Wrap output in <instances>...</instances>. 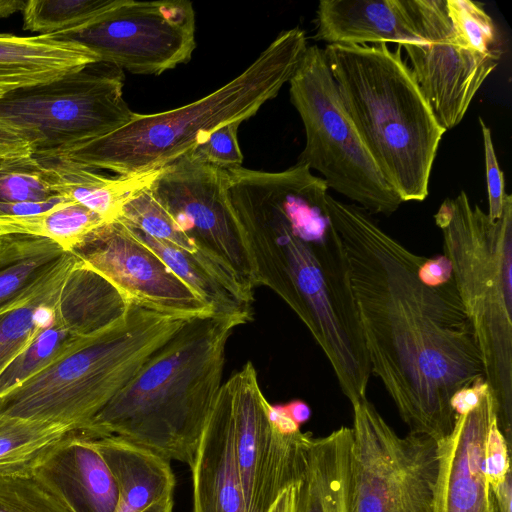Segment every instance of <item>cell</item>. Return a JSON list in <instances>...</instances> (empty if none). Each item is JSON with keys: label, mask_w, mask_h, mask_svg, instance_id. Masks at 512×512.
<instances>
[{"label": "cell", "mask_w": 512, "mask_h": 512, "mask_svg": "<svg viewBox=\"0 0 512 512\" xmlns=\"http://www.w3.org/2000/svg\"><path fill=\"white\" fill-rule=\"evenodd\" d=\"M12 89H15V87L13 86H8V85H1L0 84V97L5 94L6 92L12 90Z\"/></svg>", "instance_id": "bcb514c9"}, {"label": "cell", "mask_w": 512, "mask_h": 512, "mask_svg": "<svg viewBox=\"0 0 512 512\" xmlns=\"http://www.w3.org/2000/svg\"><path fill=\"white\" fill-rule=\"evenodd\" d=\"M434 219L497 402L498 426L511 446L512 196L500 218L491 220L461 191L442 202Z\"/></svg>", "instance_id": "5b68a950"}, {"label": "cell", "mask_w": 512, "mask_h": 512, "mask_svg": "<svg viewBox=\"0 0 512 512\" xmlns=\"http://www.w3.org/2000/svg\"><path fill=\"white\" fill-rule=\"evenodd\" d=\"M130 301L76 257L59 295L56 318L74 335L91 336L118 320Z\"/></svg>", "instance_id": "603a6c76"}, {"label": "cell", "mask_w": 512, "mask_h": 512, "mask_svg": "<svg viewBox=\"0 0 512 512\" xmlns=\"http://www.w3.org/2000/svg\"><path fill=\"white\" fill-rule=\"evenodd\" d=\"M150 189L199 252L253 292L252 269L229 200L227 170L187 154L162 168Z\"/></svg>", "instance_id": "7c38bea8"}, {"label": "cell", "mask_w": 512, "mask_h": 512, "mask_svg": "<svg viewBox=\"0 0 512 512\" xmlns=\"http://www.w3.org/2000/svg\"><path fill=\"white\" fill-rule=\"evenodd\" d=\"M71 430L62 424L0 413V468L34 460Z\"/></svg>", "instance_id": "f1b7e54d"}, {"label": "cell", "mask_w": 512, "mask_h": 512, "mask_svg": "<svg viewBox=\"0 0 512 512\" xmlns=\"http://www.w3.org/2000/svg\"><path fill=\"white\" fill-rule=\"evenodd\" d=\"M71 253L109 280L131 303L188 318L215 314L119 219L94 230Z\"/></svg>", "instance_id": "5bb4252c"}, {"label": "cell", "mask_w": 512, "mask_h": 512, "mask_svg": "<svg viewBox=\"0 0 512 512\" xmlns=\"http://www.w3.org/2000/svg\"><path fill=\"white\" fill-rule=\"evenodd\" d=\"M26 2L20 0H0V18L10 15L24 9Z\"/></svg>", "instance_id": "ee69618b"}, {"label": "cell", "mask_w": 512, "mask_h": 512, "mask_svg": "<svg viewBox=\"0 0 512 512\" xmlns=\"http://www.w3.org/2000/svg\"><path fill=\"white\" fill-rule=\"evenodd\" d=\"M490 389L472 411L459 415L438 442L439 467L432 512H500L485 472V444L498 421Z\"/></svg>", "instance_id": "9a60e30c"}, {"label": "cell", "mask_w": 512, "mask_h": 512, "mask_svg": "<svg viewBox=\"0 0 512 512\" xmlns=\"http://www.w3.org/2000/svg\"><path fill=\"white\" fill-rule=\"evenodd\" d=\"M54 196L34 156L0 159V203L43 202Z\"/></svg>", "instance_id": "1f68e13d"}, {"label": "cell", "mask_w": 512, "mask_h": 512, "mask_svg": "<svg viewBox=\"0 0 512 512\" xmlns=\"http://www.w3.org/2000/svg\"><path fill=\"white\" fill-rule=\"evenodd\" d=\"M241 123L236 121L216 129L189 155L203 163L224 170L242 167L243 154L237 138Z\"/></svg>", "instance_id": "836d02e7"}, {"label": "cell", "mask_w": 512, "mask_h": 512, "mask_svg": "<svg viewBox=\"0 0 512 512\" xmlns=\"http://www.w3.org/2000/svg\"><path fill=\"white\" fill-rule=\"evenodd\" d=\"M120 0H30L22 10L23 28L48 35L80 28Z\"/></svg>", "instance_id": "f546056e"}, {"label": "cell", "mask_w": 512, "mask_h": 512, "mask_svg": "<svg viewBox=\"0 0 512 512\" xmlns=\"http://www.w3.org/2000/svg\"><path fill=\"white\" fill-rule=\"evenodd\" d=\"M454 34L467 49L488 54L498 50L497 29L482 5L470 0H445Z\"/></svg>", "instance_id": "d6a6232c"}, {"label": "cell", "mask_w": 512, "mask_h": 512, "mask_svg": "<svg viewBox=\"0 0 512 512\" xmlns=\"http://www.w3.org/2000/svg\"><path fill=\"white\" fill-rule=\"evenodd\" d=\"M327 214L347 256L371 373L409 432L445 439L456 421L452 395L484 376L454 279L437 287L422 283L418 269L426 257L386 233L361 207L328 194Z\"/></svg>", "instance_id": "6da1fadb"}, {"label": "cell", "mask_w": 512, "mask_h": 512, "mask_svg": "<svg viewBox=\"0 0 512 512\" xmlns=\"http://www.w3.org/2000/svg\"><path fill=\"white\" fill-rule=\"evenodd\" d=\"M35 459L0 468V512H75L56 486L35 469Z\"/></svg>", "instance_id": "4316f807"}, {"label": "cell", "mask_w": 512, "mask_h": 512, "mask_svg": "<svg viewBox=\"0 0 512 512\" xmlns=\"http://www.w3.org/2000/svg\"><path fill=\"white\" fill-rule=\"evenodd\" d=\"M56 310V309H55ZM70 332L55 316L0 375V397L68 354L84 339Z\"/></svg>", "instance_id": "83f0119b"}, {"label": "cell", "mask_w": 512, "mask_h": 512, "mask_svg": "<svg viewBox=\"0 0 512 512\" xmlns=\"http://www.w3.org/2000/svg\"><path fill=\"white\" fill-rule=\"evenodd\" d=\"M3 235H5V234H3V233L0 231V240H1V238H2V236H3Z\"/></svg>", "instance_id": "7dc6e473"}, {"label": "cell", "mask_w": 512, "mask_h": 512, "mask_svg": "<svg viewBox=\"0 0 512 512\" xmlns=\"http://www.w3.org/2000/svg\"><path fill=\"white\" fill-rule=\"evenodd\" d=\"M98 62L86 47L48 35L0 34V84L22 86L45 83Z\"/></svg>", "instance_id": "7402d4cb"}, {"label": "cell", "mask_w": 512, "mask_h": 512, "mask_svg": "<svg viewBox=\"0 0 512 512\" xmlns=\"http://www.w3.org/2000/svg\"><path fill=\"white\" fill-rule=\"evenodd\" d=\"M110 468L119 490L116 512H142L173 496L175 475L170 461L125 438H91Z\"/></svg>", "instance_id": "ffe728a7"}, {"label": "cell", "mask_w": 512, "mask_h": 512, "mask_svg": "<svg viewBox=\"0 0 512 512\" xmlns=\"http://www.w3.org/2000/svg\"><path fill=\"white\" fill-rule=\"evenodd\" d=\"M35 158L53 194L88 208L107 222L118 219L126 201L150 185L160 171L111 177L62 157Z\"/></svg>", "instance_id": "44dd1931"}, {"label": "cell", "mask_w": 512, "mask_h": 512, "mask_svg": "<svg viewBox=\"0 0 512 512\" xmlns=\"http://www.w3.org/2000/svg\"><path fill=\"white\" fill-rule=\"evenodd\" d=\"M232 410L234 449L246 512H267L279 494L300 481L306 450L313 434L285 435L269 417L252 362H246L225 382Z\"/></svg>", "instance_id": "8fae6325"}, {"label": "cell", "mask_w": 512, "mask_h": 512, "mask_svg": "<svg viewBox=\"0 0 512 512\" xmlns=\"http://www.w3.org/2000/svg\"><path fill=\"white\" fill-rule=\"evenodd\" d=\"M66 252L54 241L29 234L0 240V315L26 300Z\"/></svg>", "instance_id": "cb8c5ba5"}, {"label": "cell", "mask_w": 512, "mask_h": 512, "mask_svg": "<svg viewBox=\"0 0 512 512\" xmlns=\"http://www.w3.org/2000/svg\"><path fill=\"white\" fill-rule=\"evenodd\" d=\"M316 24L327 45H400L414 34L407 0H321Z\"/></svg>", "instance_id": "ac0fdd59"}, {"label": "cell", "mask_w": 512, "mask_h": 512, "mask_svg": "<svg viewBox=\"0 0 512 512\" xmlns=\"http://www.w3.org/2000/svg\"><path fill=\"white\" fill-rule=\"evenodd\" d=\"M123 85L122 69L90 63L6 92L0 97V122L28 137L34 157H50L126 124L134 112L123 98Z\"/></svg>", "instance_id": "ba28073f"}, {"label": "cell", "mask_w": 512, "mask_h": 512, "mask_svg": "<svg viewBox=\"0 0 512 512\" xmlns=\"http://www.w3.org/2000/svg\"><path fill=\"white\" fill-rule=\"evenodd\" d=\"M33 156L28 137L13 126L0 122V159Z\"/></svg>", "instance_id": "8d00e7d4"}, {"label": "cell", "mask_w": 512, "mask_h": 512, "mask_svg": "<svg viewBox=\"0 0 512 512\" xmlns=\"http://www.w3.org/2000/svg\"><path fill=\"white\" fill-rule=\"evenodd\" d=\"M192 318L130 303L103 330L0 397V413L84 428Z\"/></svg>", "instance_id": "8992f818"}, {"label": "cell", "mask_w": 512, "mask_h": 512, "mask_svg": "<svg viewBox=\"0 0 512 512\" xmlns=\"http://www.w3.org/2000/svg\"><path fill=\"white\" fill-rule=\"evenodd\" d=\"M108 223L88 208L66 200L54 208L30 216H1L3 234H29L48 238L71 252L90 233Z\"/></svg>", "instance_id": "484cf974"}, {"label": "cell", "mask_w": 512, "mask_h": 512, "mask_svg": "<svg viewBox=\"0 0 512 512\" xmlns=\"http://www.w3.org/2000/svg\"><path fill=\"white\" fill-rule=\"evenodd\" d=\"M174 508V501L173 496L163 498L152 505H150L148 508L143 510L142 512H173Z\"/></svg>", "instance_id": "f6af8a7d"}, {"label": "cell", "mask_w": 512, "mask_h": 512, "mask_svg": "<svg viewBox=\"0 0 512 512\" xmlns=\"http://www.w3.org/2000/svg\"><path fill=\"white\" fill-rule=\"evenodd\" d=\"M418 277L429 287L443 285L453 279L451 263L444 255L426 257L418 269Z\"/></svg>", "instance_id": "f35d334b"}, {"label": "cell", "mask_w": 512, "mask_h": 512, "mask_svg": "<svg viewBox=\"0 0 512 512\" xmlns=\"http://www.w3.org/2000/svg\"><path fill=\"white\" fill-rule=\"evenodd\" d=\"M195 29L188 0H120L84 26L51 35L86 47L98 62L158 75L191 59Z\"/></svg>", "instance_id": "30bf717a"}, {"label": "cell", "mask_w": 512, "mask_h": 512, "mask_svg": "<svg viewBox=\"0 0 512 512\" xmlns=\"http://www.w3.org/2000/svg\"><path fill=\"white\" fill-rule=\"evenodd\" d=\"M298 484L284 489L267 512H297Z\"/></svg>", "instance_id": "b9f144b4"}, {"label": "cell", "mask_w": 512, "mask_h": 512, "mask_svg": "<svg viewBox=\"0 0 512 512\" xmlns=\"http://www.w3.org/2000/svg\"><path fill=\"white\" fill-rule=\"evenodd\" d=\"M414 24L413 37L399 46L410 70L442 128L457 126L476 93L497 67L499 50L481 54L456 38L445 0H407Z\"/></svg>", "instance_id": "4fadbf2b"}, {"label": "cell", "mask_w": 512, "mask_h": 512, "mask_svg": "<svg viewBox=\"0 0 512 512\" xmlns=\"http://www.w3.org/2000/svg\"><path fill=\"white\" fill-rule=\"evenodd\" d=\"M76 261L66 252L22 303L0 315V375L54 317L62 286Z\"/></svg>", "instance_id": "d4e9b609"}, {"label": "cell", "mask_w": 512, "mask_h": 512, "mask_svg": "<svg viewBox=\"0 0 512 512\" xmlns=\"http://www.w3.org/2000/svg\"><path fill=\"white\" fill-rule=\"evenodd\" d=\"M190 469L193 512H246L235 457L231 403L223 383Z\"/></svg>", "instance_id": "e0dca14e"}, {"label": "cell", "mask_w": 512, "mask_h": 512, "mask_svg": "<svg viewBox=\"0 0 512 512\" xmlns=\"http://www.w3.org/2000/svg\"><path fill=\"white\" fill-rule=\"evenodd\" d=\"M343 106L386 182L402 202L423 201L446 132L414 80L402 48H324Z\"/></svg>", "instance_id": "3957f363"}, {"label": "cell", "mask_w": 512, "mask_h": 512, "mask_svg": "<svg viewBox=\"0 0 512 512\" xmlns=\"http://www.w3.org/2000/svg\"><path fill=\"white\" fill-rule=\"evenodd\" d=\"M251 320L252 313L189 319L79 431L120 436L190 467L223 383L228 340Z\"/></svg>", "instance_id": "7a4b0ae2"}, {"label": "cell", "mask_w": 512, "mask_h": 512, "mask_svg": "<svg viewBox=\"0 0 512 512\" xmlns=\"http://www.w3.org/2000/svg\"><path fill=\"white\" fill-rule=\"evenodd\" d=\"M290 417L301 426L307 422L311 416L310 407L301 400H293L284 405Z\"/></svg>", "instance_id": "7bdbcfd3"}, {"label": "cell", "mask_w": 512, "mask_h": 512, "mask_svg": "<svg viewBox=\"0 0 512 512\" xmlns=\"http://www.w3.org/2000/svg\"><path fill=\"white\" fill-rule=\"evenodd\" d=\"M307 47L299 27L282 31L241 74L207 96L169 111L134 112L117 130L53 156L118 176L161 170L221 126L255 115L289 82Z\"/></svg>", "instance_id": "277c9868"}, {"label": "cell", "mask_w": 512, "mask_h": 512, "mask_svg": "<svg viewBox=\"0 0 512 512\" xmlns=\"http://www.w3.org/2000/svg\"><path fill=\"white\" fill-rule=\"evenodd\" d=\"M290 99L305 130L297 163L319 172L328 188L372 214L403 203L386 182L341 101L324 49L308 46L289 80Z\"/></svg>", "instance_id": "52a82bcc"}, {"label": "cell", "mask_w": 512, "mask_h": 512, "mask_svg": "<svg viewBox=\"0 0 512 512\" xmlns=\"http://www.w3.org/2000/svg\"><path fill=\"white\" fill-rule=\"evenodd\" d=\"M269 417L275 429L285 435L300 431V426L290 417L284 405H270Z\"/></svg>", "instance_id": "60d3db41"}, {"label": "cell", "mask_w": 512, "mask_h": 512, "mask_svg": "<svg viewBox=\"0 0 512 512\" xmlns=\"http://www.w3.org/2000/svg\"><path fill=\"white\" fill-rule=\"evenodd\" d=\"M66 200L69 199L57 195L43 202L0 203V215L30 216L40 214L54 208L55 206Z\"/></svg>", "instance_id": "ab89813d"}, {"label": "cell", "mask_w": 512, "mask_h": 512, "mask_svg": "<svg viewBox=\"0 0 512 512\" xmlns=\"http://www.w3.org/2000/svg\"><path fill=\"white\" fill-rule=\"evenodd\" d=\"M510 452L511 447L502 434L498 421H495L489 430L484 453L485 472L491 488L500 485L512 474Z\"/></svg>", "instance_id": "d590c367"}, {"label": "cell", "mask_w": 512, "mask_h": 512, "mask_svg": "<svg viewBox=\"0 0 512 512\" xmlns=\"http://www.w3.org/2000/svg\"><path fill=\"white\" fill-rule=\"evenodd\" d=\"M34 467L56 486L75 512H116V480L85 433L69 431L35 459Z\"/></svg>", "instance_id": "2e32d148"}, {"label": "cell", "mask_w": 512, "mask_h": 512, "mask_svg": "<svg viewBox=\"0 0 512 512\" xmlns=\"http://www.w3.org/2000/svg\"><path fill=\"white\" fill-rule=\"evenodd\" d=\"M479 124L481 126L484 147V162L488 195L487 214L491 220H497L502 214L507 197V193L505 192V179L497 160L491 137V130L484 123L481 117L479 118Z\"/></svg>", "instance_id": "e575fe53"}, {"label": "cell", "mask_w": 512, "mask_h": 512, "mask_svg": "<svg viewBox=\"0 0 512 512\" xmlns=\"http://www.w3.org/2000/svg\"><path fill=\"white\" fill-rule=\"evenodd\" d=\"M118 219L152 238L172 244L213 263L199 252L193 241L181 230L172 216L153 195L150 185L144 187L126 201Z\"/></svg>", "instance_id": "4dcf8cb0"}, {"label": "cell", "mask_w": 512, "mask_h": 512, "mask_svg": "<svg viewBox=\"0 0 512 512\" xmlns=\"http://www.w3.org/2000/svg\"><path fill=\"white\" fill-rule=\"evenodd\" d=\"M352 431L341 426L310 439L298 484L297 512H354Z\"/></svg>", "instance_id": "d6986e66"}, {"label": "cell", "mask_w": 512, "mask_h": 512, "mask_svg": "<svg viewBox=\"0 0 512 512\" xmlns=\"http://www.w3.org/2000/svg\"><path fill=\"white\" fill-rule=\"evenodd\" d=\"M354 512H432L438 442L399 436L367 398L352 403Z\"/></svg>", "instance_id": "9c48e42d"}, {"label": "cell", "mask_w": 512, "mask_h": 512, "mask_svg": "<svg viewBox=\"0 0 512 512\" xmlns=\"http://www.w3.org/2000/svg\"><path fill=\"white\" fill-rule=\"evenodd\" d=\"M490 389L485 377L482 376L457 390L450 399V406L456 417L475 409Z\"/></svg>", "instance_id": "74e56055"}]
</instances>
